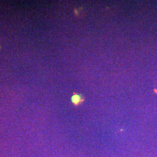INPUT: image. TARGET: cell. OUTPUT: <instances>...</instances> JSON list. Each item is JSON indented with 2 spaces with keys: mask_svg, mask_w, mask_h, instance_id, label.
Returning a JSON list of instances; mask_svg holds the SVG:
<instances>
[{
  "mask_svg": "<svg viewBox=\"0 0 157 157\" xmlns=\"http://www.w3.org/2000/svg\"><path fill=\"white\" fill-rule=\"evenodd\" d=\"M72 101H73V103L74 104H78L79 103H81V102L82 101V100L79 95H75L72 97Z\"/></svg>",
  "mask_w": 157,
  "mask_h": 157,
  "instance_id": "cell-1",
  "label": "cell"
}]
</instances>
